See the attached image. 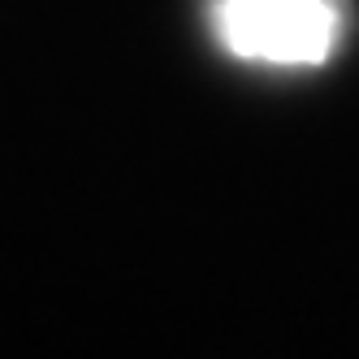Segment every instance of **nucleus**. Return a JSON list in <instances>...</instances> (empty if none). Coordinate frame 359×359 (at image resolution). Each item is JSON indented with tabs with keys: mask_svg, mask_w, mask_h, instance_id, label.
Wrapping results in <instances>:
<instances>
[{
	"mask_svg": "<svg viewBox=\"0 0 359 359\" xmlns=\"http://www.w3.org/2000/svg\"><path fill=\"white\" fill-rule=\"evenodd\" d=\"M217 27L234 57L269 65H320L338 43L329 0H225Z\"/></svg>",
	"mask_w": 359,
	"mask_h": 359,
	"instance_id": "obj_1",
	"label": "nucleus"
}]
</instances>
